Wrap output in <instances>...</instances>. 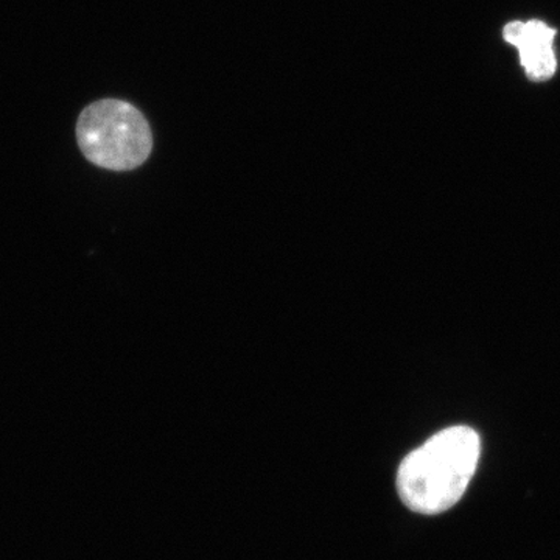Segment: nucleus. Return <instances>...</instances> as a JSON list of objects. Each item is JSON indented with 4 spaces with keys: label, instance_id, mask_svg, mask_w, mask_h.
Returning <instances> with one entry per match:
<instances>
[{
    "label": "nucleus",
    "instance_id": "nucleus-1",
    "mask_svg": "<svg viewBox=\"0 0 560 560\" xmlns=\"http://www.w3.org/2000/svg\"><path fill=\"white\" fill-rule=\"evenodd\" d=\"M481 440L470 427L456 425L431 436L401 460L397 492L408 510L436 515L452 510L477 471Z\"/></svg>",
    "mask_w": 560,
    "mask_h": 560
},
{
    "label": "nucleus",
    "instance_id": "nucleus-2",
    "mask_svg": "<svg viewBox=\"0 0 560 560\" xmlns=\"http://www.w3.org/2000/svg\"><path fill=\"white\" fill-rule=\"evenodd\" d=\"M77 142L91 164L130 172L149 160L153 135L145 116L131 103L105 98L91 103L77 121Z\"/></svg>",
    "mask_w": 560,
    "mask_h": 560
},
{
    "label": "nucleus",
    "instance_id": "nucleus-3",
    "mask_svg": "<svg viewBox=\"0 0 560 560\" xmlns=\"http://www.w3.org/2000/svg\"><path fill=\"white\" fill-rule=\"evenodd\" d=\"M556 32L540 21L511 22L504 28V39L521 50L523 68L533 81L550 80L556 72L552 40Z\"/></svg>",
    "mask_w": 560,
    "mask_h": 560
}]
</instances>
